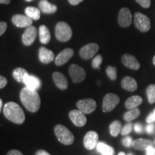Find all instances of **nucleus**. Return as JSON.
Segmentation results:
<instances>
[{"instance_id": "25", "label": "nucleus", "mask_w": 155, "mask_h": 155, "mask_svg": "<svg viewBox=\"0 0 155 155\" xmlns=\"http://www.w3.org/2000/svg\"><path fill=\"white\" fill-rule=\"evenodd\" d=\"M97 151L101 154L102 155H114V150L111 147L108 146L106 143L100 142L98 143L96 146Z\"/></svg>"}, {"instance_id": "16", "label": "nucleus", "mask_w": 155, "mask_h": 155, "mask_svg": "<svg viewBox=\"0 0 155 155\" xmlns=\"http://www.w3.org/2000/svg\"><path fill=\"white\" fill-rule=\"evenodd\" d=\"M121 62L124 66L128 68L137 71L140 68V64L134 56L130 54H124L121 58Z\"/></svg>"}, {"instance_id": "44", "label": "nucleus", "mask_w": 155, "mask_h": 155, "mask_svg": "<svg viewBox=\"0 0 155 155\" xmlns=\"http://www.w3.org/2000/svg\"><path fill=\"white\" fill-rule=\"evenodd\" d=\"M10 2L11 0H0V3L4 4V5H9Z\"/></svg>"}, {"instance_id": "41", "label": "nucleus", "mask_w": 155, "mask_h": 155, "mask_svg": "<svg viewBox=\"0 0 155 155\" xmlns=\"http://www.w3.org/2000/svg\"><path fill=\"white\" fill-rule=\"evenodd\" d=\"M7 155H23V154L20 151L16 150H10L9 152L7 153Z\"/></svg>"}, {"instance_id": "43", "label": "nucleus", "mask_w": 155, "mask_h": 155, "mask_svg": "<svg viewBox=\"0 0 155 155\" xmlns=\"http://www.w3.org/2000/svg\"><path fill=\"white\" fill-rule=\"evenodd\" d=\"M35 155H51V154H49L48 152H46L45 150H38V152H36Z\"/></svg>"}, {"instance_id": "35", "label": "nucleus", "mask_w": 155, "mask_h": 155, "mask_svg": "<svg viewBox=\"0 0 155 155\" xmlns=\"http://www.w3.org/2000/svg\"><path fill=\"white\" fill-rule=\"evenodd\" d=\"M132 143H133L132 139H131L130 137H125V138L122 140V144H123L124 146H125L126 147H131V145H132Z\"/></svg>"}, {"instance_id": "50", "label": "nucleus", "mask_w": 155, "mask_h": 155, "mask_svg": "<svg viewBox=\"0 0 155 155\" xmlns=\"http://www.w3.org/2000/svg\"><path fill=\"white\" fill-rule=\"evenodd\" d=\"M128 155H134V154H131V153H129V154H128Z\"/></svg>"}, {"instance_id": "23", "label": "nucleus", "mask_w": 155, "mask_h": 155, "mask_svg": "<svg viewBox=\"0 0 155 155\" xmlns=\"http://www.w3.org/2000/svg\"><path fill=\"white\" fill-rule=\"evenodd\" d=\"M39 37H40V42L42 44L49 43L51 40V35L49 29L45 25H41L39 28Z\"/></svg>"}, {"instance_id": "9", "label": "nucleus", "mask_w": 155, "mask_h": 155, "mask_svg": "<svg viewBox=\"0 0 155 155\" xmlns=\"http://www.w3.org/2000/svg\"><path fill=\"white\" fill-rule=\"evenodd\" d=\"M132 22V15L130 9L124 7L120 10L118 16V23L121 28H127Z\"/></svg>"}, {"instance_id": "47", "label": "nucleus", "mask_w": 155, "mask_h": 155, "mask_svg": "<svg viewBox=\"0 0 155 155\" xmlns=\"http://www.w3.org/2000/svg\"><path fill=\"white\" fill-rule=\"evenodd\" d=\"M152 62H153V64L155 65V55L154 56V58H153V60H152Z\"/></svg>"}, {"instance_id": "27", "label": "nucleus", "mask_w": 155, "mask_h": 155, "mask_svg": "<svg viewBox=\"0 0 155 155\" xmlns=\"http://www.w3.org/2000/svg\"><path fill=\"white\" fill-rule=\"evenodd\" d=\"M40 9L34 7H28L25 9V15L33 20H38L40 18Z\"/></svg>"}, {"instance_id": "40", "label": "nucleus", "mask_w": 155, "mask_h": 155, "mask_svg": "<svg viewBox=\"0 0 155 155\" xmlns=\"http://www.w3.org/2000/svg\"><path fill=\"white\" fill-rule=\"evenodd\" d=\"M146 155H155V148L151 146L147 149Z\"/></svg>"}, {"instance_id": "42", "label": "nucleus", "mask_w": 155, "mask_h": 155, "mask_svg": "<svg viewBox=\"0 0 155 155\" xmlns=\"http://www.w3.org/2000/svg\"><path fill=\"white\" fill-rule=\"evenodd\" d=\"M68 2L71 5L75 6L80 4L81 2H83V0H68Z\"/></svg>"}, {"instance_id": "10", "label": "nucleus", "mask_w": 155, "mask_h": 155, "mask_svg": "<svg viewBox=\"0 0 155 155\" xmlns=\"http://www.w3.org/2000/svg\"><path fill=\"white\" fill-rule=\"evenodd\" d=\"M99 50V46L96 43H89L81 48L79 55L83 59L89 60L92 58Z\"/></svg>"}, {"instance_id": "4", "label": "nucleus", "mask_w": 155, "mask_h": 155, "mask_svg": "<svg viewBox=\"0 0 155 155\" xmlns=\"http://www.w3.org/2000/svg\"><path fill=\"white\" fill-rule=\"evenodd\" d=\"M55 32L56 38L61 42L69 41L73 35L72 29L71 26L65 22H59L57 23Z\"/></svg>"}, {"instance_id": "45", "label": "nucleus", "mask_w": 155, "mask_h": 155, "mask_svg": "<svg viewBox=\"0 0 155 155\" xmlns=\"http://www.w3.org/2000/svg\"><path fill=\"white\" fill-rule=\"evenodd\" d=\"M2 106H3V102H2V100H0V110H2Z\"/></svg>"}, {"instance_id": "18", "label": "nucleus", "mask_w": 155, "mask_h": 155, "mask_svg": "<svg viewBox=\"0 0 155 155\" xmlns=\"http://www.w3.org/2000/svg\"><path fill=\"white\" fill-rule=\"evenodd\" d=\"M38 57L39 60L41 63L44 64H48L53 61L55 55H54L53 51L45 47H42L39 49Z\"/></svg>"}, {"instance_id": "36", "label": "nucleus", "mask_w": 155, "mask_h": 155, "mask_svg": "<svg viewBox=\"0 0 155 155\" xmlns=\"http://www.w3.org/2000/svg\"><path fill=\"white\" fill-rule=\"evenodd\" d=\"M146 131L149 134H154L155 133V125L152 123L149 124V125L147 126Z\"/></svg>"}, {"instance_id": "22", "label": "nucleus", "mask_w": 155, "mask_h": 155, "mask_svg": "<svg viewBox=\"0 0 155 155\" xmlns=\"http://www.w3.org/2000/svg\"><path fill=\"white\" fill-rule=\"evenodd\" d=\"M131 146L136 150L146 151L148 147L153 146V142L150 139H138L133 141Z\"/></svg>"}, {"instance_id": "19", "label": "nucleus", "mask_w": 155, "mask_h": 155, "mask_svg": "<svg viewBox=\"0 0 155 155\" xmlns=\"http://www.w3.org/2000/svg\"><path fill=\"white\" fill-rule=\"evenodd\" d=\"M53 79L55 84L61 90H66L68 86V83L66 77L63 73L60 72H55L53 74Z\"/></svg>"}, {"instance_id": "14", "label": "nucleus", "mask_w": 155, "mask_h": 155, "mask_svg": "<svg viewBox=\"0 0 155 155\" xmlns=\"http://www.w3.org/2000/svg\"><path fill=\"white\" fill-rule=\"evenodd\" d=\"M74 55V51L71 48H66L60 53L55 58V64L58 66L63 65L69 61V60Z\"/></svg>"}, {"instance_id": "24", "label": "nucleus", "mask_w": 155, "mask_h": 155, "mask_svg": "<svg viewBox=\"0 0 155 155\" xmlns=\"http://www.w3.org/2000/svg\"><path fill=\"white\" fill-rule=\"evenodd\" d=\"M143 102V99L139 96H133L129 98L125 102V107L128 110L137 108Z\"/></svg>"}, {"instance_id": "48", "label": "nucleus", "mask_w": 155, "mask_h": 155, "mask_svg": "<svg viewBox=\"0 0 155 155\" xmlns=\"http://www.w3.org/2000/svg\"><path fill=\"white\" fill-rule=\"evenodd\" d=\"M152 114H154V116H155V108H154V111H153V112H152Z\"/></svg>"}, {"instance_id": "26", "label": "nucleus", "mask_w": 155, "mask_h": 155, "mask_svg": "<svg viewBox=\"0 0 155 155\" xmlns=\"http://www.w3.org/2000/svg\"><path fill=\"white\" fill-rule=\"evenodd\" d=\"M140 110L138 108H132V109H130L129 111L126 112L124 115V119L127 122H131L133 120L138 118L140 116Z\"/></svg>"}, {"instance_id": "49", "label": "nucleus", "mask_w": 155, "mask_h": 155, "mask_svg": "<svg viewBox=\"0 0 155 155\" xmlns=\"http://www.w3.org/2000/svg\"><path fill=\"white\" fill-rule=\"evenodd\" d=\"M25 1H26V2H32V1H33V0H25Z\"/></svg>"}, {"instance_id": "32", "label": "nucleus", "mask_w": 155, "mask_h": 155, "mask_svg": "<svg viewBox=\"0 0 155 155\" xmlns=\"http://www.w3.org/2000/svg\"><path fill=\"white\" fill-rule=\"evenodd\" d=\"M103 58L102 56L101 55H98L95 57L92 61V67L94 68V69H99L100 65H101L102 63Z\"/></svg>"}, {"instance_id": "30", "label": "nucleus", "mask_w": 155, "mask_h": 155, "mask_svg": "<svg viewBox=\"0 0 155 155\" xmlns=\"http://www.w3.org/2000/svg\"><path fill=\"white\" fill-rule=\"evenodd\" d=\"M147 95L148 97L149 103L153 104L155 103V84L150 85L147 88Z\"/></svg>"}, {"instance_id": "12", "label": "nucleus", "mask_w": 155, "mask_h": 155, "mask_svg": "<svg viewBox=\"0 0 155 155\" xmlns=\"http://www.w3.org/2000/svg\"><path fill=\"white\" fill-rule=\"evenodd\" d=\"M98 133L94 131H88L85 135L83 139V144L87 150H94L98 144Z\"/></svg>"}, {"instance_id": "8", "label": "nucleus", "mask_w": 155, "mask_h": 155, "mask_svg": "<svg viewBox=\"0 0 155 155\" xmlns=\"http://www.w3.org/2000/svg\"><path fill=\"white\" fill-rule=\"evenodd\" d=\"M78 109L85 114H89L94 112L96 108V102L92 98H86L78 101L76 103Z\"/></svg>"}, {"instance_id": "13", "label": "nucleus", "mask_w": 155, "mask_h": 155, "mask_svg": "<svg viewBox=\"0 0 155 155\" xmlns=\"http://www.w3.org/2000/svg\"><path fill=\"white\" fill-rule=\"evenodd\" d=\"M37 33H38V31H37L35 27L31 25V26L27 28L22 37V43L25 46L31 45L35 40Z\"/></svg>"}, {"instance_id": "33", "label": "nucleus", "mask_w": 155, "mask_h": 155, "mask_svg": "<svg viewBox=\"0 0 155 155\" xmlns=\"http://www.w3.org/2000/svg\"><path fill=\"white\" fill-rule=\"evenodd\" d=\"M131 130H132V124L128 123L127 124H126L124 127L122 128L121 134V135H123V136L128 135L129 133L131 132Z\"/></svg>"}, {"instance_id": "3", "label": "nucleus", "mask_w": 155, "mask_h": 155, "mask_svg": "<svg viewBox=\"0 0 155 155\" xmlns=\"http://www.w3.org/2000/svg\"><path fill=\"white\" fill-rule=\"evenodd\" d=\"M54 132L58 141L64 145H71L74 141V136L65 126L56 125L54 128Z\"/></svg>"}, {"instance_id": "21", "label": "nucleus", "mask_w": 155, "mask_h": 155, "mask_svg": "<svg viewBox=\"0 0 155 155\" xmlns=\"http://www.w3.org/2000/svg\"><path fill=\"white\" fill-rule=\"evenodd\" d=\"M38 6L40 10L45 14H53L58 10L57 6L50 3L48 0H40Z\"/></svg>"}, {"instance_id": "5", "label": "nucleus", "mask_w": 155, "mask_h": 155, "mask_svg": "<svg viewBox=\"0 0 155 155\" xmlns=\"http://www.w3.org/2000/svg\"><path fill=\"white\" fill-rule=\"evenodd\" d=\"M134 23L135 27L141 32H147L151 28L150 19L146 15L141 12H136L134 17Z\"/></svg>"}, {"instance_id": "31", "label": "nucleus", "mask_w": 155, "mask_h": 155, "mask_svg": "<svg viewBox=\"0 0 155 155\" xmlns=\"http://www.w3.org/2000/svg\"><path fill=\"white\" fill-rule=\"evenodd\" d=\"M106 74H107L108 77L111 79V81H116V78H117V70L115 67L114 66H108L106 68Z\"/></svg>"}, {"instance_id": "34", "label": "nucleus", "mask_w": 155, "mask_h": 155, "mask_svg": "<svg viewBox=\"0 0 155 155\" xmlns=\"http://www.w3.org/2000/svg\"><path fill=\"white\" fill-rule=\"evenodd\" d=\"M136 2L141 7L146 9L149 8L151 6V0H136Z\"/></svg>"}, {"instance_id": "20", "label": "nucleus", "mask_w": 155, "mask_h": 155, "mask_svg": "<svg viewBox=\"0 0 155 155\" xmlns=\"http://www.w3.org/2000/svg\"><path fill=\"white\" fill-rule=\"evenodd\" d=\"M121 87L128 91L133 92L137 89V83L134 78L131 76H126L121 80Z\"/></svg>"}, {"instance_id": "15", "label": "nucleus", "mask_w": 155, "mask_h": 155, "mask_svg": "<svg viewBox=\"0 0 155 155\" xmlns=\"http://www.w3.org/2000/svg\"><path fill=\"white\" fill-rule=\"evenodd\" d=\"M12 23L17 28H28L32 24V19L29 17L27 15H23L21 14L15 15L12 18Z\"/></svg>"}, {"instance_id": "46", "label": "nucleus", "mask_w": 155, "mask_h": 155, "mask_svg": "<svg viewBox=\"0 0 155 155\" xmlns=\"http://www.w3.org/2000/svg\"><path fill=\"white\" fill-rule=\"evenodd\" d=\"M118 155H126V154H125V153H124V152H119V154H118Z\"/></svg>"}, {"instance_id": "39", "label": "nucleus", "mask_w": 155, "mask_h": 155, "mask_svg": "<svg viewBox=\"0 0 155 155\" xmlns=\"http://www.w3.org/2000/svg\"><path fill=\"white\" fill-rule=\"evenodd\" d=\"M134 131H136V132L138 133V134L141 133L143 131L142 125H141V124H139V123L135 124L134 127Z\"/></svg>"}, {"instance_id": "11", "label": "nucleus", "mask_w": 155, "mask_h": 155, "mask_svg": "<svg viewBox=\"0 0 155 155\" xmlns=\"http://www.w3.org/2000/svg\"><path fill=\"white\" fill-rule=\"evenodd\" d=\"M69 118L73 124L78 127H82L86 125L87 119L85 114L80 110H71L69 113Z\"/></svg>"}, {"instance_id": "28", "label": "nucleus", "mask_w": 155, "mask_h": 155, "mask_svg": "<svg viewBox=\"0 0 155 155\" xmlns=\"http://www.w3.org/2000/svg\"><path fill=\"white\" fill-rule=\"evenodd\" d=\"M28 71L22 68H17L13 71V78L18 83H23L25 75L28 74Z\"/></svg>"}, {"instance_id": "6", "label": "nucleus", "mask_w": 155, "mask_h": 155, "mask_svg": "<svg viewBox=\"0 0 155 155\" xmlns=\"http://www.w3.org/2000/svg\"><path fill=\"white\" fill-rule=\"evenodd\" d=\"M120 98L117 95L109 93L104 97L103 99L102 110L104 113L111 111L119 104Z\"/></svg>"}, {"instance_id": "29", "label": "nucleus", "mask_w": 155, "mask_h": 155, "mask_svg": "<svg viewBox=\"0 0 155 155\" xmlns=\"http://www.w3.org/2000/svg\"><path fill=\"white\" fill-rule=\"evenodd\" d=\"M122 125L120 121H114L110 124L109 130L112 137H116L121 131Z\"/></svg>"}, {"instance_id": "38", "label": "nucleus", "mask_w": 155, "mask_h": 155, "mask_svg": "<svg viewBox=\"0 0 155 155\" xmlns=\"http://www.w3.org/2000/svg\"><path fill=\"white\" fill-rule=\"evenodd\" d=\"M7 78H6L5 76H3V75H1V76H0V88L2 89L3 88H5V87L7 86Z\"/></svg>"}, {"instance_id": "7", "label": "nucleus", "mask_w": 155, "mask_h": 155, "mask_svg": "<svg viewBox=\"0 0 155 155\" xmlns=\"http://www.w3.org/2000/svg\"><path fill=\"white\" fill-rule=\"evenodd\" d=\"M69 75L75 83H81L86 78V71L76 64H72L69 68Z\"/></svg>"}, {"instance_id": "37", "label": "nucleus", "mask_w": 155, "mask_h": 155, "mask_svg": "<svg viewBox=\"0 0 155 155\" xmlns=\"http://www.w3.org/2000/svg\"><path fill=\"white\" fill-rule=\"evenodd\" d=\"M7 28V24L5 22H0V35H2L5 33Z\"/></svg>"}, {"instance_id": "2", "label": "nucleus", "mask_w": 155, "mask_h": 155, "mask_svg": "<svg viewBox=\"0 0 155 155\" xmlns=\"http://www.w3.org/2000/svg\"><path fill=\"white\" fill-rule=\"evenodd\" d=\"M4 115L7 119L17 124L24 123L25 115L22 108L15 102H8L4 106Z\"/></svg>"}, {"instance_id": "1", "label": "nucleus", "mask_w": 155, "mask_h": 155, "mask_svg": "<svg viewBox=\"0 0 155 155\" xmlns=\"http://www.w3.org/2000/svg\"><path fill=\"white\" fill-rule=\"evenodd\" d=\"M19 97L21 102L29 111L35 113L40 109L41 100L38 91L32 90L25 87L21 90Z\"/></svg>"}, {"instance_id": "17", "label": "nucleus", "mask_w": 155, "mask_h": 155, "mask_svg": "<svg viewBox=\"0 0 155 155\" xmlns=\"http://www.w3.org/2000/svg\"><path fill=\"white\" fill-rule=\"evenodd\" d=\"M23 83H25L27 88L32 89V90L38 91L41 87V81L39 79V78L33 75H30L29 73L25 75Z\"/></svg>"}]
</instances>
